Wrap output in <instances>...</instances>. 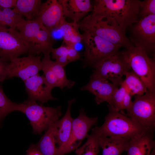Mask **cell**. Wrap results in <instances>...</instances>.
I'll return each mask as SVG.
<instances>
[{"instance_id":"cell-19","label":"cell","mask_w":155,"mask_h":155,"mask_svg":"<svg viewBox=\"0 0 155 155\" xmlns=\"http://www.w3.org/2000/svg\"><path fill=\"white\" fill-rule=\"evenodd\" d=\"M73 98L68 101V107L64 116L55 123V137L57 150L63 147L68 142L70 135L73 119L71 115V105L75 101Z\"/></svg>"},{"instance_id":"cell-16","label":"cell","mask_w":155,"mask_h":155,"mask_svg":"<svg viewBox=\"0 0 155 155\" xmlns=\"http://www.w3.org/2000/svg\"><path fill=\"white\" fill-rule=\"evenodd\" d=\"M26 90L29 100L39 101L41 104L50 100H56L51 94V90L47 86L44 74L39 73L32 76L24 81Z\"/></svg>"},{"instance_id":"cell-3","label":"cell","mask_w":155,"mask_h":155,"mask_svg":"<svg viewBox=\"0 0 155 155\" xmlns=\"http://www.w3.org/2000/svg\"><path fill=\"white\" fill-rule=\"evenodd\" d=\"M125 63L146 85L148 92H155V62L142 48L131 45L120 52Z\"/></svg>"},{"instance_id":"cell-22","label":"cell","mask_w":155,"mask_h":155,"mask_svg":"<svg viewBox=\"0 0 155 155\" xmlns=\"http://www.w3.org/2000/svg\"><path fill=\"white\" fill-rule=\"evenodd\" d=\"M78 24L75 22L63 20L58 28L62 33L63 41L66 45L74 47L75 44L82 42V35L79 31Z\"/></svg>"},{"instance_id":"cell-8","label":"cell","mask_w":155,"mask_h":155,"mask_svg":"<svg viewBox=\"0 0 155 155\" xmlns=\"http://www.w3.org/2000/svg\"><path fill=\"white\" fill-rule=\"evenodd\" d=\"M82 35L85 48L84 67H94L105 58L118 52L121 47L88 31H84Z\"/></svg>"},{"instance_id":"cell-27","label":"cell","mask_w":155,"mask_h":155,"mask_svg":"<svg viewBox=\"0 0 155 155\" xmlns=\"http://www.w3.org/2000/svg\"><path fill=\"white\" fill-rule=\"evenodd\" d=\"M24 20L22 16L17 13L11 9L0 8V26L10 28L16 27Z\"/></svg>"},{"instance_id":"cell-1","label":"cell","mask_w":155,"mask_h":155,"mask_svg":"<svg viewBox=\"0 0 155 155\" xmlns=\"http://www.w3.org/2000/svg\"><path fill=\"white\" fill-rule=\"evenodd\" d=\"M92 14L113 18L124 31L139 20L141 1L96 0Z\"/></svg>"},{"instance_id":"cell-34","label":"cell","mask_w":155,"mask_h":155,"mask_svg":"<svg viewBox=\"0 0 155 155\" xmlns=\"http://www.w3.org/2000/svg\"><path fill=\"white\" fill-rule=\"evenodd\" d=\"M7 61L0 58V82L7 79Z\"/></svg>"},{"instance_id":"cell-21","label":"cell","mask_w":155,"mask_h":155,"mask_svg":"<svg viewBox=\"0 0 155 155\" xmlns=\"http://www.w3.org/2000/svg\"><path fill=\"white\" fill-rule=\"evenodd\" d=\"M42 3L40 0H17L13 10L27 20H33L37 16Z\"/></svg>"},{"instance_id":"cell-4","label":"cell","mask_w":155,"mask_h":155,"mask_svg":"<svg viewBox=\"0 0 155 155\" xmlns=\"http://www.w3.org/2000/svg\"><path fill=\"white\" fill-rule=\"evenodd\" d=\"M18 111L25 114L30 121L34 134L40 135L59 119L61 106H46L36 101L27 100L18 104Z\"/></svg>"},{"instance_id":"cell-14","label":"cell","mask_w":155,"mask_h":155,"mask_svg":"<svg viewBox=\"0 0 155 155\" xmlns=\"http://www.w3.org/2000/svg\"><path fill=\"white\" fill-rule=\"evenodd\" d=\"M36 19L40 21L50 33L58 29L65 20L62 7L57 0H47L42 3Z\"/></svg>"},{"instance_id":"cell-31","label":"cell","mask_w":155,"mask_h":155,"mask_svg":"<svg viewBox=\"0 0 155 155\" xmlns=\"http://www.w3.org/2000/svg\"><path fill=\"white\" fill-rule=\"evenodd\" d=\"M151 15H155V0L141 1L138 15L139 19Z\"/></svg>"},{"instance_id":"cell-5","label":"cell","mask_w":155,"mask_h":155,"mask_svg":"<svg viewBox=\"0 0 155 155\" xmlns=\"http://www.w3.org/2000/svg\"><path fill=\"white\" fill-rule=\"evenodd\" d=\"M16 28L28 45V54L50 53L52 47L51 33L39 20L24 19Z\"/></svg>"},{"instance_id":"cell-28","label":"cell","mask_w":155,"mask_h":155,"mask_svg":"<svg viewBox=\"0 0 155 155\" xmlns=\"http://www.w3.org/2000/svg\"><path fill=\"white\" fill-rule=\"evenodd\" d=\"M50 53L43 54L44 57L42 60V70L44 72L46 85L51 90L55 87H59L57 80L50 64Z\"/></svg>"},{"instance_id":"cell-15","label":"cell","mask_w":155,"mask_h":155,"mask_svg":"<svg viewBox=\"0 0 155 155\" xmlns=\"http://www.w3.org/2000/svg\"><path fill=\"white\" fill-rule=\"evenodd\" d=\"M118 89L117 86L108 80L91 76L89 82L80 90L93 94L97 104L106 102L108 103L109 108H111L113 96Z\"/></svg>"},{"instance_id":"cell-35","label":"cell","mask_w":155,"mask_h":155,"mask_svg":"<svg viewBox=\"0 0 155 155\" xmlns=\"http://www.w3.org/2000/svg\"><path fill=\"white\" fill-rule=\"evenodd\" d=\"M17 0H0V8H9L14 7Z\"/></svg>"},{"instance_id":"cell-37","label":"cell","mask_w":155,"mask_h":155,"mask_svg":"<svg viewBox=\"0 0 155 155\" xmlns=\"http://www.w3.org/2000/svg\"><path fill=\"white\" fill-rule=\"evenodd\" d=\"M150 155H155V147L153 149Z\"/></svg>"},{"instance_id":"cell-29","label":"cell","mask_w":155,"mask_h":155,"mask_svg":"<svg viewBox=\"0 0 155 155\" xmlns=\"http://www.w3.org/2000/svg\"><path fill=\"white\" fill-rule=\"evenodd\" d=\"M49 63L57 80L59 87L62 89L65 87L70 88L75 84L74 81L68 79L66 75L64 67L53 61L50 59Z\"/></svg>"},{"instance_id":"cell-36","label":"cell","mask_w":155,"mask_h":155,"mask_svg":"<svg viewBox=\"0 0 155 155\" xmlns=\"http://www.w3.org/2000/svg\"><path fill=\"white\" fill-rule=\"evenodd\" d=\"M25 155H42L36 147V145L31 144L26 151Z\"/></svg>"},{"instance_id":"cell-13","label":"cell","mask_w":155,"mask_h":155,"mask_svg":"<svg viewBox=\"0 0 155 155\" xmlns=\"http://www.w3.org/2000/svg\"><path fill=\"white\" fill-rule=\"evenodd\" d=\"M40 58V56L28 54L27 57L11 59L7 67V79L17 77L24 82L38 73L42 69Z\"/></svg>"},{"instance_id":"cell-10","label":"cell","mask_w":155,"mask_h":155,"mask_svg":"<svg viewBox=\"0 0 155 155\" xmlns=\"http://www.w3.org/2000/svg\"><path fill=\"white\" fill-rule=\"evenodd\" d=\"M129 38L135 46L140 47L147 53L155 49V15L140 19L129 27Z\"/></svg>"},{"instance_id":"cell-7","label":"cell","mask_w":155,"mask_h":155,"mask_svg":"<svg viewBox=\"0 0 155 155\" xmlns=\"http://www.w3.org/2000/svg\"><path fill=\"white\" fill-rule=\"evenodd\" d=\"M125 114L138 123L145 131H154L155 127V92L135 95Z\"/></svg>"},{"instance_id":"cell-9","label":"cell","mask_w":155,"mask_h":155,"mask_svg":"<svg viewBox=\"0 0 155 155\" xmlns=\"http://www.w3.org/2000/svg\"><path fill=\"white\" fill-rule=\"evenodd\" d=\"M94 67L91 76L110 81L118 86L122 83L125 73L131 70L119 52L105 58Z\"/></svg>"},{"instance_id":"cell-18","label":"cell","mask_w":155,"mask_h":155,"mask_svg":"<svg viewBox=\"0 0 155 155\" xmlns=\"http://www.w3.org/2000/svg\"><path fill=\"white\" fill-rule=\"evenodd\" d=\"M61 5L64 17L71 19L77 23L87 14L93 10L89 0H59Z\"/></svg>"},{"instance_id":"cell-23","label":"cell","mask_w":155,"mask_h":155,"mask_svg":"<svg viewBox=\"0 0 155 155\" xmlns=\"http://www.w3.org/2000/svg\"><path fill=\"white\" fill-rule=\"evenodd\" d=\"M124 75L125 78L122 84L131 96L143 95L148 92L144 82L132 70L127 71Z\"/></svg>"},{"instance_id":"cell-26","label":"cell","mask_w":155,"mask_h":155,"mask_svg":"<svg viewBox=\"0 0 155 155\" xmlns=\"http://www.w3.org/2000/svg\"><path fill=\"white\" fill-rule=\"evenodd\" d=\"M114 94L112 99L111 109L118 112L127 110L132 103L131 96L122 84Z\"/></svg>"},{"instance_id":"cell-17","label":"cell","mask_w":155,"mask_h":155,"mask_svg":"<svg viewBox=\"0 0 155 155\" xmlns=\"http://www.w3.org/2000/svg\"><path fill=\"white\" fill-rule=\"evenodd\" d=\"M154 132L145 131L130 139L127 155H150L155 147Z\"/></svg>"},{"instance_id":"cell-6","label":"cell","mask_w":155,"mask_h":155,"mask_svg":"<svg viewBox=\"0 0 155 155\" xmlns=\"http://www.w3.org/2000/svg\"><path fill=\"white\" fill-rule=\"evenodd\" d=\"M100 136H117L130 139L145 131L136 122L124 113L109 108L103 124L97 126Z\"/></svg>"},{"instance_id":"cell-20","label":"cell","mask_w":155,"mask_h":155,"mask_svg":"<svg viewBox=\"0 0 155 155\" xmlns=\"http://www.w3.org/2000/svg\"><path fill=\"white\" fill-rule=\"evenodd\" d=\"M129 140L117 136H99V143L102 155H121L123 152L127 151Z\"/></svg>"},{"instance_id":"cell-2","label":"cell","mask_w":155,"mask_h":155,"mask_svg":"<svg viewBox=\"0 0 155 155\" xmlns=\"http://www.w3.org/2000/svg\"><path fill=\"white\" fill-rule=\"evenodd\" d=\"M77 23L83 31H88L121 47L127 49L133 44L125 31L111 18L92 14Z\"/></svg>"},{"instance_id":"cell-24","label":"cell","mask_w":155,"mask_h":155,"mask_svg":"<svg viewBox=\"0 0 155 155\" xmlns=\"http://www.w3.org/2000/svg\"><path fill=\"white\" fill-rule=\"evenodd\" d=\"M56 123L45 131L44 134L35 144L42 155H57V147L55 137Z\"/></svg>"},{"instance_id":"cell-32","label":"cell","mask_w":155,"mask_h":155,"mask_svg":"<svg viewBox=\"0 0 155 155\" xmlns=\"http://www.w3.org/2000/svg\"><path fill=\"white\" fill-rule=\"evenodd\" d=\"M67 46L62 44L60 46L56 48L51 47L50 52L52 54V58L56 60L60 57L67 55Z\"/></svg>"},{"instance_id":"cell-12","label":"cell","mask_w":155,"mask_h":155,"mask_svg":"<svg viewBox=\"0 0 155 155\" xmlns=\"http://www.w3.org/2000/svg\"><path fill=\"white\" fill-rule=\"evenodd\" d=\"M98 119L97 117L87 116L84 109L82 108L78 116L73 119L68 142L63 147L57 150V155H64L78 148L83 140L88 136V132L92 127L96 124Z\"/></svg>"},{"instance_id":"cell-25","label":"cell","mask_w":155,"mask_h":155,"mask_svg":"<svg viewBox=\"0 0 155 155\" xmlns=\"http://www.w3.org/2000/svg\"><path fill=\"white\" fill-rule=\"evenodd\" d=\"M99 136L97 127L95 126L92 129L86 142L75 150L76 155H97L100 147Z\"/></svg>"},{"instance_id":"cell-33","label":"cell","mask_w":155,"mask_h":155,"mask_svg":"<svg viewBox=\"0 0 155 155\" xmlns=\"http://www.w3.org/2000/svg\"><path fill=\"white\" fill-rule=\"evenodd\" d=\"M67 46V57L69 63L76 61L80 58V54L74 47Z\"/></svg>"},{"instance_id":"cell-30","label":"cell","mask_w":155,"mask_h":155,"mask_svg":"<svg viewBox=\"0 0 155 155\" xmlns=\"http://www.w3.org/2000/svg\"><path fill=\"white\" fill-rule=\"evenodd\" d=\"M18 104L9 99L0 86V126H1L3 120L8 114L17 111Z\"/></svg>"},{"instance_id":"cell-11","label":"cell","mask_w":155,"mask_h":155,"mask_svg":"<svg viewBox=\"0 0 155 155\" xmlns=\"http://www.w3.org/2000/svg\"><path fill=\"white\" fill-rule=\"evenodd\" d=\"M28 51L27 43L16 27L0 26V58L10 61Z\"/></svg>"}]
</instances>
